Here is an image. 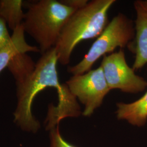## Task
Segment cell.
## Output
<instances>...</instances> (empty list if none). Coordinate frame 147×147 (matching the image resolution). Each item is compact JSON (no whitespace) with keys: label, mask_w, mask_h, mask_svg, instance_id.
Listing matches in <instances>:
<instances>
[{"label":"cell","mask_w":147,"mask_h":147,"mask_svg":"<svg viewBox=\"0 0 147 147\" xmlns=\"http://www.w3.org/2000/svg\"><path fill=\"white\" fill-rule=\"evenodd\" d=\"M58 58L55 48L42 55L36 63L34 70L20 82L16 84L17 105L14 112V121L21 130L35 133L40 128V123L32 112L35 97L47 88L56 90L58 101L56 106L49 107L45 123L47 129L59 125L60 121L68 117H78L81 113L77 99L68 86L60 82L57 64Z\"/></svg>","instance_id":"cell-1"},{"label":"cell","mask_w":147,"mask_h":147,"mask_svg":"<svg viewBox=\"0 0 147 147\" xmlns=\"http://www.w3.org/2000/svg\"><path fill=\"white\" fill-rule=\"evenodd\" d=\"M116 2L92 0L74 12L63 27L55 47L58 63L68 64L78 44L100 36L109 22L108 12Z\"/></svg>","instance_id":"cell-2"},{"label":"cell","mask_w":147,"mask_h":147,"mask_svg":"<svg viewBox=\"0 0 147 147\" xmlns=\"http://www.w3.org/2000/svg\"><path fill=\"white\" fill-rule=\"evenodd\" d=\"M22 26L39 45L42 55L56 47L66 22L79 9L62 0H40L27 5Z\"/></svg>","instance_id":"cell-3"},{"label":"cell","mask_w":147,"mask_h":147,"mask_svg":"<svg viewBox=\"0 0 147 147\" xmlns=\"http://www.w3.org/2000/svg\"><path fill=\"white\" fill-rule=\"evenodd\" d=\"M135 36L134 21L124 14L118 13L109 22L83 59L76 65L69 67L68 72L77 75L89 71L101 57L113 52L117 47H129Z\"/></svg>","instance_id":"cell-4"},{"label":"cell","mask_w":147,"mask_h":147,"mask_svg":"<svg viewBox=\"0 0 147 147\" xmlns=\"http://www.w3.org/2000/svg\"><path fill=\"white\" fill-rule=\"evenodd\" d=\"M65 84L74 96L84 105L82 115L85 117L91 116L100 107L111 90L100 66L86 73L73 75Z\"/></svg>","instance_id":"cell-5"},{"label":"cell","mask_w":147,"mask_h":147,"mask_svg":"<svg viewBox=\"0 0 147 147\" xmlns=\"http://www.w3.org/2000/svg\"><path fill=\"white\" fill-rule=\"evenodd\" d=\"M100 67L110 90L119 89L124 93L136 94L147 88V81L136 75L129 67L121 49L118 52L104 56Z\"/></svg>","instance_id":"cell-6"},{"label":"cell","mask_w":147,"mask_h":147,"mask_svg":"<svg viewBox=\"0 0 147 147\" xmlns=\"http://www.w3.org/2000/svg\"><path fill=\"white\" fill-rule=\"evenodd\" d=\"M134 7L136 16L135 36L128 48L135 55L132 68L135 71L147 64V1H135Z\"/></svg>","instance_id":"cell-7"},{"label":"cell","mask_w":147,"mask_h":147,"mask_svg":"<svg viewBox=\"0 0 147 147\" xmlns=\"http://www.w3.org/2000/svg\"><path fill=\"white\" fill-rule=\"evenodd\" d=\"M13 32L11 43L0 52V74L8 68L11 61L18 55L29 52L40 53L39 47L30 45L26 42L22 24Z\"/></svg>","instance_id":"cell-8"},{"label":"cell","mask_w":147,"mask_h":147,"mask_svg":"<svg viewBox=\"0 0 147 147\" xmlns=\"http://www.w3.org/2000/svg\"><path fill=\"white\" fill-rule=\"evenodd\" d=\"M117 117L125 120L132 125L142 126L147 121V91L139 99L131 103L117 104Z\"/></svg>","instance_id":"cell-9"},{"label":"cell","mask_w":147,"mask_h":147,"mask_svg":"<svg viewBox=\"0 0 147 147\" xmlns=\"http://www.w3.org/2000/svg\"><path fill=\"white\" fill-rule=\"evenodd\" d=\"M23 5L21 0H0V16L13 31L21 26L24 20Z\"/></svg>","instance_id":"cell-10"},{"label":"cell","mask_w":147,"mask_h":147,"mask_svg":"<svg viewBox=\"0 0 147 147\" xmlns=\"http://www.w3.org/2000/svg\"><path fill=\"white\" fill-rule=\"evenodd\" d=\"M36 63L27 53L18 55L9 64L7 68L16 80V83L20 82L34 70Z\"/></svg>","instance_id":"cell-11"},{"label":"cell","mask_w":147,"mask_h":147,"mask_svg":"<svg viewBox=\"0 0 147 147\" xmlns=\"http://www.w3.org/2000/svg\"><path fill=\"white\" fill-rule=\"evenodd\" d=\"M50 147H76L63 138L59 130V125L50 130Z\"/></svg>","instance_id":"cell-12"},{"label":"cell","mask_w":147,"mask_h":147,"mask_svg":"<svg viewBox=\"0 0 147 147\" xmlns=\"http://www.w3.org/2000/svg\"><path fill=\"white\" fill-rule=\"evenodd\" d=\"M11 41L7 25L5 20L0 16V52L8 47Z\"/></svg>","instance_id":"cell-13"}]
</instances>
